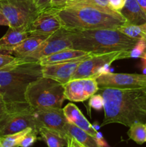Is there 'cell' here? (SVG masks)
Masks as SVG:
<instances>
[{
    "instance_id": "obj_38",
    "label": "cell",
    "mask_w": 146,
    "mask_h": 147,
    "mask_svg": "<svg viewBox=\"0 0 146 147\" xmlns=\"http://www.w3.org/2000/svg\"><path fill=\"white\" fill-rule=\"evenodd\" d=\"M140 58L143 59V60H146V51L145 52V53L143 55V56H142V57H140Z\"/></svg>"
},
{
    "instance_id": "obj_42",
    "label": "cell",
    "mask_w": 146,
    "mask_h": 147,
    "mask_svg": "<svg viewBox=\"0 0 146 147\" xmlns=\"http://www.w3.org/2000/svg\"><path fill=\"white\" fill-rule=\"evenodd\" d=\"M0 97H1V96H0Z\"/></svg>"
},
{
    "instance_id": "obj_9",
    "label": "cell",
    "mask_w": 146,
    "mask_h": 147,
    "mask_svg": "<svg viewBox=\"0 0 146 147\" xmlns=\"http://www.w3.org/2000/svg\"><path fill=\"white\" fill-rule=\"evenodd\" d=\"M96 81L100 88L142 89L146 88V75L110 72L97 77Z\"/></svg>"
},
{
    "instance_id": "obj_2",
    "label": "cell",
    "mask_w": 146,
    "mask_h": 147,
    "mask_svg": "<svg viewBox=\"0 0 146 147\" xmlns=\"http://www.w3.org/2000/svg\"><path fill=\"white\" fill-rule=\"evenodd\" d=\"M39 60L17 57L0 69V96L11 111L29 107L25 92L32 82L42 77Z\"/></svg>"
},
{
    "instance_id": "obj_36",
    "label": "cell",
    "mask_w": 146,
    "mask_h": 147,
    "mask_svg": "<svg viewBox=\"0 0 146 147\" xmlns=\"http://www.w3.org/2000/svg\"><path fill=\"white\" fill-rule=\"evenodd\" d=\"M136 1L146 14V0H136Z\"/></svg>"
},
{
    "instance_id": "obj_16",
    "label": "cell",
    "mask_w": 146,
    "mask_h": 147,
    "mask_svg": "<svg viewBox=\"0 0 146 147\" xmlns=\"http://www.w3.org/2000/svg\"><path fill=\"white\" fill-rule=\"evenodd\" d=\"M90 55H91V53H86L82 50H74V49H65V50L57 52L54 54L41 57L39 60V62L42 66L46 65L67 63V62L80 60Z\"/></svg>"
},
{
    "instance_id": "obj_37",
    "label": "cell",
    "mask_w": 146,
    "mask_h": 147,
    "mask_svg": "<svg viewBox=\"0 0 146 147\" xmlns=\"http://www.w3.org/2000/svg\"><path fill=\"white\" fill-rule=\"evenodd\" d=\"M142 60V72H143V74L146 75V60Z\"/></svg>"
},
{
    "instance_id": "obj_32",
    "label": "cell",
    "mask_w": 146,
    "mask_h": 147,
    "mask_svg": "<svg viewBox=\"0 0 146 147\" xmlns=\"http://www.w3.org/2000/svg\"><path fill=\"white\" fill-rule=\"evenodd\" d=\"M39 11H42L50 7L52 0H34Z\"/></svg>"
},
{
    "instance_id": "obj_3",
    "label": "cell",
    "mask_w": 146,
    "mask_h": 147,
    "mask_svg": "<svg viewBox=\"0 0 146 147\" xmlns=\"http://www.w3.org/2000/svg\"><path fill=\"white\" fill-rule=\"evenodd\" d=\"M72 49L92 55L130 51L139 40L125 35L117 29L70 30Z\"/></svg>"
},
{
    "instance_id": "obj_31",
    "label": "cell",
    "mask_w": 146,
    "mask_h": 147,
    "mask_svg": "<svg viewBox=\"0 0 146 147\" xmlns=\"http://www.w3.org/2000/svg\"><path fill=\"white\" fill-rule=\"evenodd\" d=\"M11 112L8 106L4 103V100L0 97V121L2 120L5 116H7Z\"/></svg>"
},
{
    "instance_id": "obj_35",
    "label": "cell",
    "mask_w": 146,
    "mask_h": 147,
    "mask_svg": "<svg viewBox=\"0 0 146 147\" xmlns=\"http://www.w3.org/2000/svg\"><path fill=\"white\" fill-rule=\"evenodd\" d=\"M0 25L2 26H9V22L7 21V20L6 19V17H4V15L3 14V13L1 12V9H0Z\"/></svg>"
},
{
    "instance_id": "obj_5",
    "label": "cell",
    "mask_w": 146,
    "mask_h": 147,
    "mask_svg": "<svg viewBox=\"0 0 146 147\" xmlns=\"http://www.w3.org/2000/svg\"><path fill=\"white\" fill-rule=\"evenodd\" d=\"M25 100L32 109H61L65 100L64 85L53 79L42 76L27 87Z\"/></svg>"
},
{
    "instance_id": "obj_7",
    "label": "cell",
    "mask_w": 146,
    "mask_h": 147,
    "mask_svg": "<svg viewBox=\"0 0 146 147\" xmlns=\"http://www.w3.org/2000/svg\"><path fill=\"white\" fill-rule=\"evenodd\" d=\"M0 9L13 28L27 27L40 12L34 0H0Z\"/></svg>"
},
{
    "instance_id": "obj_21",
    "label": "cell",
    "mask_w": 146,
    "mask_h": 147,
    "mask_svg": "<svg viewBox=\"0 0 146 147\" xmlns=\"http://www.w3.org/2000/svg\"><path fill=\"white\" fill-rule=\"evenodd\" d=\"M39 134L48 147H67V139L53 131L40 127Z\"/></svg>"
},
{
    "instance_id": "obj_10",
    "label": "cell",
    "mask_w": 146,
    "mask_h": 147,
    "mask_svg": "<svg viewBox=\"0 0 146 147\" xmlns=\"http://www.w3.org/2000/svg\"><path fill=\"white\" fill-rule=\"evenodd\" d=\"M32 109L38 131L40 127H45L67 139L65 126L68 121L62 108H39Z\"/></svg>"
},
{
    "instance_id": "obj_40",
    "label": "cell",
    "mask_w": 146,
    "mask_h": 147,
    "mask_svg": "<svg viewBox=\"0 0 146 147\" xmlns=\"http://www.w3.org/2000/svg\"><path fill=\"white\" fill-rule=\"evenodd\" d=\"M145 127H146V122H145Z\"/></svg>"
},
{
    "instance_id": "obj_11",
    "label": "cell",
    "mask_w": 146,
    "mask_h": 147,
    "mask_svg": "<svg viewBox=\"0 0 146 147\" xmlns=\"http://www.w3.org/2000/svg\"><path fill=\"white\" fill-rule=\"evenodd\" d=\"M59 9L48 7L39 12L27 27L29 35L50 36L62 27L58 15Z\"/></svg>"
},
{
    "instance_id": "obj_1",
    "label": "cell",
    "mask_w": 146,
    "mask_h": 147,
    "mask_svg": "<svg viewBox=\"0 0 146 147\" xmlns=\"http://www.w3.org/2000/svg\"><path fill=\"white\" fill-rule=\"evenodd\" d=\"M104 99V117L101 126L120 123L130 127L135 122H146V93L142 89L100 88Z\"/></svg>"
},
{
    "instance_id": "obj_33",
    "label": "cell",
    "mask_w": 146,
    "mask_h": 147,
    "mask_svg": "<svg viewBox=\"0 0 146 147\" xmlns=\"http://www.w3.org/2000/svg\"><path fill=\"white\" fill-rule=\"evenodd\" d=\"M70 1H72V0H52L49 7L61 9L64 7L66 3Z\"/></svg>"
},
{
    "instance_id": "obj_29",
    "label": "cell",
    "mask_w": 146,
    "mask_h": 147,
    "mask_svg": "<svg viewBox=\"0 0 146 147\" xmlns=\"http://www.w3.org/2000/svg\"><path fill=\"white\" fill-rule=\"evenodd\" d=\"M16 58L17 57L11 55L0 52V69L4 67V66L7 65L9 63H12Z\"/></svg>"
},
{
    "instance_id": "obj_30",
    "label": "cell",
    "mask_w": 146,
    "mask_h": 147,
    "mask_svg": "<svg viewBox=\"0 0 146 147\" xmlns=\"http://www.w3.org/2000/svg\"><path fill=\"white\" fill-rule=\"evenodd\" d=\"M126 1L127 0H108V2L112 9L120 13V11L124 7Z\"/></svg>"
},
{
    "instance_id": "obj_15",
    "label": "cell",
    "mask_w": 146,
    "mask_h": 147,
    "mask_svg": "<svg viewBox=\"0 0 146 147\" xmlns=\"http://www.w3.org/2000/svg\"><path fill=\"white\" fill-rule=\"evenodd\" d=\"M63 111L69 123L75 125L76 126L88 133L92 136L96 138L98 131L94 129L92 125L84 117L81 111L77 108L76 105L72 103H68L63 109Z\"/></svg>"
},
{
    "instance_id": "obj_41",
    "label": "cell",
    "mask_w": 146,
    "mask_h": 147,
    "mask_svg": "<svg viewBox=\"0 0 146 147\" xmlns=\"http://www.w3.org/2000/svg\"><path fill=\"white\" fill-rule=\"evenodd\" d=\"M145 40V42H146V38L145 39V40Z\"/></svg>"
},
{
    "instance_id": "obj_14",
    "label": "cell",
    "mask_w": 146,
    "mask_h": 147,
    "mask_svg": "<svg viewBox=\"0 0 146 147\" xmlns=\"http://www.w3.org/2000/svg\"><path fill=\"white\" fill-rule=\"evenodd\" d=\"M92 55V54L75 61L42 65V76L44 77L53 79L63 85L66 84L71 80L73 75L80 63L88 59Z\"/></svg>"
},
{
    "instance_id": "obj_23",
    "label": "cell",
    "mask_w": 146,
    "mask_h": 147,
    "mask_svg": "<svg viewBox=\"0 0 146 147\" xmlns=\"http://www.w3.org/2000/svg\"><path fill=\"white\" fill-rule=\"evenodd\" d=\"M117 30L131 38L137 40H145L146 38V23L139 25L124 24Z\"/></svg>"
},
{
    "instance_id": "obj_6",
    "label": "cell",
    "mask_w": 146,
    "mask_h": 147,
    "mask_svg": "<svg viewBox=\"0 0 146 147\" xmlns=\"http://www.w3.org/2000/svg\"><path fill=\"white\" fill-rule=\"evenodd\" d=\"M130 58V51H115L104 54L92 55L80 64L71 80L97 78L110 73V65L115 60Z\"/></svg>"
},
{
    "instance_id": "obj_24",
    "label": "cell",
    "mask_w": 146,
    "mask_h": 147,
    "mask_svg": "<svg viewBox=\"0 0 146 147\" xmlns=\"http://www.w3.org/2000/svg\"><path fill=\"white\" fill-rule=\"evenodd\" d=\"M32 130L34 129L27 128L18 133L0 136V147H19L23 138Z\"/></svg>"
},
{
    "instance_id": "obj_28",
    "label": "cell",
    "mask_w": 146,
    "mask_h": 147,
    "mask_svg": "<svg viewBox=\"0 0 146 147\" xmlns=\"http://www.w3.org/2000/svg\"><path fill=\"white\" fill-rule=\"evenodd\" d=\"M89 106L94 110L100 111L104 108V99L99 93H95L90 98Z\"/></svg>"
},
{
    "instance_id": "obj_17",
    "label": "cell",
    "mask_w": 146,
    "mask_h": 147,
    "mask_svg": "<svg viewBox=\"0 0 146 147\" xmlns=\"http://www.w3.org/2000/svg\"><path fill=\"white\" fill-rule=\"evenodd\" d=\"M28 36L27 27H9L7 33L0 39V52L8 54L9 52L22 42Z\"/></svg>"
},
{
    "instance_id": "obj_20",
    "label": "cell",
    "mask_w": 146,
    "mask_h": 147,
    "mask_svg": "<svg viewBox=\"0 0 146 147\" xmlns=\"http://www.w3.org/2000/svg\"><path fill=\"white\" fill-rule=\"evenodd\" d=\"M65 131L67 136L74 138L76 141L84 147H102L98 144L95 138L75 125L67 122L65 126Z\"/></svg>"
},
{
    "instance_id": "obj_19",
    "label": "cell",
    "mask_w": 146,
    "mask_h": 147,
    "mask_svg": "<svg viewBox=\"0 0 146 147\" xmlns=\"http://www.w3.org/2000/svg\"><path fill=\"white\" fill-rule=\"evenodd\" d=\"M45 35H29L21 43L16 46L8 54L15 57L24 58L34 51L47 37Z\"/></svg>"
},
{
    "instance_id": "obj_13",
    "label": "cell",
    "mask_w": 146,
    "mask_h": 147,
    "mask_svg": "<svg viewBox=\"0 0 146 147\" xmlns=\"http://www.w3.org/2000/svg\"><path fill=\"white\" fill-rule=\"evenodd\" d=\"M99 86L95 78L71 80L64 85L65 99L72 102H83L97 93Z\"/></svg>"
},
{
    "instance_id": "obj_39",
    "label": "cell",
    "mask_w": 146,
    "mask_h": 147,
    "mask_svg": "<svg viewBox=\"0 0 146 147\" xmlns=\"http://www.w3.org/2000/svg\"><path fill=\"white\" fill-rule=\"evenodd\" d=\"M144 90H145V92L146 93V88H144Z\"/></svg>"
},
{
    "instance_id": "obj_27",
    "label": "cell",
    "mask_w": 146,
    "mask_h": 147,
    "mask_svg": "<svg viewBox=\"0 0 146 147\" xmlns=\"http://www.w3.org/2000/svg\"><path fill=\"white\" fill-rule=\"evenodd\" d=\"M39 134V131L37 130H32L31 132L27 134L22 139L19 144V147H31L37 142V135Z\"/></svg>"
},
{
    "instance_id": "obj_4",
    "label": "cell",
    "mask_w": 146,
    "mask_h": 147,
    "mask_svg": "<svg viewBox=\"0 0 146 147\" xmlns=\"http://www.w3.org/2000/svg\"><path fill=\"white\" fill-rule=\"evenodd\" d=\"M62 26L68 30L117 29L126 20L120 14H113L88 6H69L59 9Z\"/></svg>"
},
{
    "instance_id": "obj_25",
    "label": "cell",
    "mask_w": 146,
    "mask_h": 147,
    "mask_svg": "<svg viewBox=\"0 0 146 147\" xmlns=\"http://www.w3.org/2000/svg\"><path fill=\"white\" fill-rule=\"evenodd\" d=\"M127 135L131 140L137 144H143L146 142V127L144 123L135 122L130 126Z\"/></svg>"
},
{
    "instance_id": "obj_34",
    "label": "cell",
    "mask_w": 146,
    "mask_h": 147,
    "mask_svg": "<svg viewBox=\"0 0 146 147\" xmlns=\"http://www.w3.org/2000/svg\"><path fill=\"white\" fill-rule=\"evenodd\" d=\"M67 147H84L80 144L77 141H76L74 138L70 136L67 137Z\"/></svg>"
},
{
    "instance_id": "obj_12",
    "label": "cell",
    "mask_w": 146,
    "mask_h": 147,
    "mask_svg": "<svg viewBox=\"0 0 146 147\" xmlns=\"http://www.w3.org/2000/svg\"><path fill=\"white\" fill-rule=\"evenodd\" d=\"M70 30L62 27L60 30L47 37L33 53L24 58L39 60L44 56L54 54L60 50L72 49Z\"/></svg>"
},
{
    "instance_id": "obj_22",
    "label": "cell",
    "mask_w": 146,
    "mask_h": 147,
    "mask_svg": "<svg viewBox=\"0 0 146 147\" xmlns=\"http://www.w3.org/2000/svg\"><path fill=\"white\" fill-rule=\"evenodd\" d=\"M69 6H88V7H94V8L110 13V14H120L110 8L108 0H72L66 3L63 7H69Z\"/></svg>"
},
{
    "instance_id": "obj_8",
    "label": "cell",
    "mask_w": 146,
    "mask_h": 147,
    "mask_svg": "<svg viewBox=\"0 0 146 147\" xmlns=\"http://www.w3.org/2000/svg\"><path fill=\"white\" fill-rule=\"evenodd\" d=\"M27 128L38 131L33 109L30 106L11 111L0 121V136L18 133Z\"/></svg>"
},
{
    "instance_id": "obj_26",
    "label": "cell",
    "mask_w": 146,
    "mask_h": 147,
    "mask_svg": "<svg viewBox=\"0 0 146 147\" xmlns=\"http://www.w3.org/2000/svg\"><path fill=\"white\" fill-rule=\"evenodd\" d=\"M146 51L145 40L140 39L137 41L135 45L130 50V57L131 58H139L143 56Z\"/></svg>"
},
{
    "instance_id": "obj_18",
    "label": "cell",
    "mask_w": 146,
    "mask_h": 147,
    "mask_svg": "<svg viewBox=\"0 0 146 147\" xmlns=\"http://www.w3.org/2000/svg\"><path fill=\"white\" fill-rule=\"evenodd\" d=\"M120 14L125 19V24L139 25L146 23V14L136 0H127Z\"/></svg>"
}]
</instances>
